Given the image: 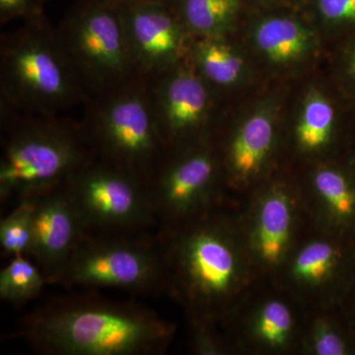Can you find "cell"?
I'll use <instances>...</instances> for the list:
<instances>
[{
  "label": "cell",
  "mask_w": 355,
  "mask_h": 355,
  "mask_svg": "<svg viewBox=\"0 0 355 355\" xmlns=\"http://www.w3.org/2000/svg\"><path fill=\"white\" fill-rule=\"evenodd\" d=\"M57 286L86 291L106 287L155 296L168 286L160 238L150 231L135 234L87 233Z\"/></svg>",
  "instance_id": "obj_5"
},
{
  "label": "cell",
  "mask_w": 355,
  "mask_h": 355,
  "mask_svg": "<svg viewBox=\"0 0 355 355\" xmlns=\"http://www.w3.org/2000/svg\"><path fill=\"white\" fill-rule=\"evenodd\" d=\"M189 62L210 87H229L241 77L244 62L224 36L193 39Z\"/></svg>",
  "instance_id": "obj_12"
},
{
  "label": "cell",
  "mask_w": 355,
  "mask_h": 355,
  "mask_svg": "<svg viewBox=\"0 0 355 355\" xmlns=\"http://www.w3.org/2000/svg\"><path fill=\"white\" fill-rule=\"evenodd\" d=\"M315 184L322 197L338 216H349L354 212V193L340 173L333 170H322L315 177Z\"/></svg>",
  "instance_id": "obj_20"
},
{
  "label": "cell",
  "mask_w": 355,
  "mask_h": 355,
  "mask_svg": "<svg viewBox=\"0 0 355 355\" xmlns=\"http://www.w3.org/2000/svg\"><path fill=\"white\" fill-rule=\"evenodd\" d=\"M144 1L154 2V3L164 4V6L177 8L180 0H144Z\"/></svg>",
  "instance_id": "obj_26"
},
{
  "label": "cell",
  "mask_w": 355,
  "mask_h": 355,
  "mask_svg": "<svg viewBox=\"0 0 355 355\" xmlns=\"http://www.w3.org/2000/svg\"><path fill=\"white\" fill-rule=\"evenodd\" d=\"M178 12L195 38L225 36L240 11V0H180Z\"/></svg>",
  "instance_id": "obj_15"
},
{
  "label": "cell",
  "mask_w": 355,
  "mask_h": 355,
  "mask_svg": "<svg viewBox=\"0 0 355 355\" xmlns=\"http://www.w3.org/2000/svg\"><path fill=\"white\" fill-rule=\"evenodd\" d=\"M31 207L30 258L49 284H58L72 254L87 234L64 184L35 198Z\"/></svg>",
  "instance_id": "obj_11"
},
{
  "label": "cell",
  "mask_w": 355,
  "mask_h": 355,
  "mask_svg": "<svg viewBox=\"0 0 355 355\" xmlns=\"http://www.w3.org/2000/svg\"><path fill=\"white\" fill-rule=\"evenodd\" d=\"M55 29L89 97L140 76L128 46L120 6L101 0H80Z\"/></svg>",
  "instance_id": "obj_6"
},
{
  "label": "cell",
  "mask_w": 355,
  "mask_h": 355,
  "mask_svg": "<svg viewBox=\"0 0 355 355\" xmlns=\"http://www.w3.org/2000/svg\"><path fill=\"white\" fill-rule=\"evenodd\" d=\"M0 128L1 209L55 190L95 158L81 121L64 114L2 113Z\"/></svg>",
  "instance_id": "obj_2"
},
{
  "label": "cell",
  "mask_w": 355,
  "mask_h": 355,
  "mask_svg": "<svg viewBox=\"0 0 355 355\" xmlns=\"http://www.w3.org/2000/svg\"><path fill=\"white\" fill-rule=\"evenodd\" d=\"M291 327V312L284 303L272 301L263 308L259 330L266 342L272 345L284 343Z\"/></svg>",
  "instance_id": "obj_22"
},
{
  "label": "cell",
  "mask_w": 355,
  "mask_h": 355,
  "mask_svg": "<svg viewBox=\"0 0 355 355\" xmlns=\"http://www.w3.org/2000/svg\"><path fill=\"white\" fill-rule=\"evenodd\" d=\"M149 101L167 150L188 146L207 125L214 89L189 60L147 77Z\"/></svg>",
  "instance_id": "obj_8"
},
{
  "label": "cell",
  "mask_w": 355,
  "mask_h": 355,
  "mask_svg": "<svg viewBox=\"0 0 355 355\" xmlns=\"http://www.w3.org/2000/svg\"><path fill=\"white\" fill-rule=\"evenodd\" d=\"M38 265L27 254H18L0 272V299L15 306L38 297L46 286Z\"/></svg>",
  "instance_id": "obj_16"
},
{
  "label": "cell",
  "mask_w": 355,
  "mask_h": 355,
  "mask_svg": "<svg viewBox=\"0 0 355 355\" xmlns=\"http://www.w3.org/2000/svg\"><path fill=\"white\" fill-rule=\"evenodd\" d=\"M33 227L29 203H19L0 221L1 256L13 258L31 253Z\"/></svg>",
  "instance_id": "obj_19"
},
{
  "label": "cell",
  "mask_w": 355,
  "mask_h": 355,
  "mask_svg": "<svg viewBox=\"0 0 355 355\" xmlns=\"http://www.w3.org/2000/svg\"><path fill=\"white\" fill-rule=\"evenodd\" d=\"M44 1H46V0H44Z\"/></svg>",
  "instance_id": "obj_29"
},
{
  "label": "cell",
  "mask_w": 355,
  "mask_h": 355,
  "mask_svg": "<svg viewBox=\"0 0 355 355\" xmlns=\"http://www.w3.org/2000/svg\"><path fill=\"white\" fill-rule=\"evenodd\" d=\"M317 7L329 22H355V0H317Z\"/></svg>",
  "instance_id": "obj_24"
},
{
  "label": "cell",
  "mask_w": 355,
  "mask_h": 355,
  "mask_svg": "<svg viewBox=\"0 0 355 355\" xmlns=\"http://www.w3.org/2000/svg\"><path fill=\"white\" fill-rule=\"evenodd\" d=\"M254 41L266 57L284 64L307 53L312 44V33L292 18L270 17L258 25Z\"/></svg>",
  "instance_id": "obj_13"
},
{
  "label": "cell",
  "mask_w": 355,
  "mask_h": 355,
  "mask_svg": "<svg viewBox=\"0 0 355 355\" xmlns=\"http://www.w3.org/2000/svg\"><path fill=\"white\" fill-rule=\"evenodd\" d=\"M291 227V209L284 195L268 198L261 207L259 250L263 260L277 263L284 252Z\"/></svg>",
  "instance_id": "obj_17"
},
{
  "label": "cell",
  "mask_w": 355,
  "mask_h": 355,
  "mask_svg": "<svg viewBox=\"0 0 355 355\" xmlns=\"http://www.w3.org/2000/svg\"><path fill=\"white\" fill-rule=\"evenodd\" d=\"M272 120L261 112L248 119L231 142L230 163L236 173L250 175L258 170L272 146Z\"/></svg>",
  "instance_id": "obj_14"
},
{
  "label": "cell",
  "mask_w": 355,
  "mask_h": 355,
  "mask_svg": "<svg viewBox=\"0 0 355 355\" xmlns=\"http://www.w3.org/2000/svg\"><path fill=\"white\" fill-rule=\"evenodd\" d=\"M137 72L151 76L186 62L195 37L175 7L135 0L120 6Z\"/></svg>",
  "instance_id": "obj_9"
},
{
  "label": "cell",
  "mask_w": 355,
  "mask_h": 355,
  "mask_svg": "<svg viewBox=\"0 0 355 355\" xmlns=\"http://www.w3.org/2000/svg\"><path fill=\"white\" fill-rule=\"evenodd\" d=\"M350 67H352V74H354L355 78V51L354 55L352 57V62H350Z\"/></svg>",
  "instance_id": "obj_28"
},
{
  "label": "cell",
  "mask_w": 355,
  "mask_h": 355,
  "mask_svg": "<svg viewBox=\"0 0 355 355\" xmlns=\"http://www.w3.org/2000/svg\"><path fill=\"white\" fill-rule=\"evenodd\" d=\"M335 261L331 245L315 242L303 249L295 261L296 275L302 279L320 280L329 272Z\"/></svg>",
  "instance_id": "obj_21"
},
{
  "label": "cell",
  "mask_w": 355,
  "mask_h": 355,
  "mask_svg": "<svg viewBox=\"0 0 355 355\" xmlns=\"http://www.w3.org/2000/svg\"><path fill=\"white\" fill-rule=\"evenodd\" d=\"M335 111L323 95L311 93L306 100L297 127L301 146L307 149L323 146L330 137Z\"/></svg>",
  "instance_id": "obj_18"
},
{
  "label": "cell",
  "mask_w": 355,
  "mask_h": 355,
  "mask_svg": "<svg viewBox=\"0 0 355 355\" xmlns=\"http://www.w3.org/2000/svg\"><path fill=\"white\" fill-rule=\"evenodd\" d=\"M216 173V161L205 147L186 146L166 153L147 182L149 197L161 230L177 227L197 211Z\"/></svg>",
  "instance_id": "obj_10"
},
{
  "label": "cell",
  "mask_w": 355,
  "mask_h": 355,
  "mask_svg": "<svg viewBox=\"0 0 355 355\" xmlns=\"http://www.w3.org/2000/svg\"><path fill=\"white\" fill-rule=\"evenodd\" d=\"M87 233L135 234L158 226L146 182L98 159L65 182Z\"/></svg>",
  "instance_id": "obj_7"
},
{
  "label": "cell",
  "mask_w": 355,
  "mask_h": 355,
  "mask_svg": "<svg viewBox=\"0 0 355 355\" xmlns=\"http://www.w3.org/2000/svg\"><path fill=\"white\" fill-rule=\"evenodd\" d=\"M173 331L171 324L146 306L87 291L35 308L13 336L43 355H158Z\"/></svg>",
  "instance_id": "obj_1"
},
{
  "label": "cell",
  "mask_w": 355,
  "mask_h": 355,
  "mask_svg": "<svg viewBox=\"0 0 355 355\" xmlns=\"http://www.w3.org/2000/svg\"><path fill=\"white\" fill-rule=\"evenodd\" d=\"M316 352L320 355H342L345 354V347L338 336L326 331L317 338Z\"/></svg>",
  "instance_id": "obj_25"
},
{
  "label": "cell",
  "mask_w": 355,
  "mask_h": 355,
  "mask_svg": "<svg viewBox=\"0 0 355 355\" xmlns=\"http://www.w3.org/2000/svg\"><path fill=\"white\" fill-rule=\"evenodd\" d=\"M83 107L80 121L95 158L147 184L168 151L151 109L147 77L91 96Z\"/></svg>",
  "instance_id": "obj_4"
},
{
  "label": "cell",
  "mask_w": 355,
  "mask_h": 355,
  "mask_svg": "<svg viewBox=\"0 0 355 355\" xmlns=\"http://www.w3.org/2000/svg\"><path fill=\"white\" fill-rule=\"evenodd\" d=\"M101 1L108 2V3L114 4V6H123V4L130 3L135 0H101Z\"/></svg>",
  "instance_id": "obj_27"
},
{
  "label": "cell",
  "mask_w": 355,
  "mask_h": 355,
  "mask_svg": "<svg viewBox=\"0 0 355 355\" xmlns=\"http://www.w3.org/2000/svg\"><path fill=\"white\" fill-rule=\"evenodd\" d=\"M44 0H0V25L11 21L38 19L44 16Z\"/></svg>",
  "instance_id": "obj_23"
},
{
  "label": "cell",
  "mask_w": 355,
  "mask_h": 355,
  "mask_svg": "<svg viewBox=\"0 0 355 355\" xmlns=\"http://www.w3.org/2000/svg\"><path fill=\"white\" fill-rule=\"evenodd\" d=\"M89 99L46 15L0 38V114H64Z\"/></svg>",
  "instance_id": "obj_3"
}]
</instances>
